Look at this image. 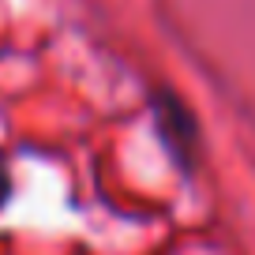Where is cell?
I'll use <instances>...</instances> for the list:
<instances>
[{
  "instance_id": "6da1fadb",
  "label": "cell",
  "mask_w": 255,
  "mask_h": 255,
  "mask_svg": "<svg viewBox=\"0 0 255 255\" xmlns=\"http://www.w3.org/2000/svg\"><path fill=\"white\" fill-rule=\"evenodd\" d=\"M154 117H158V128H161V139H165L169 154H173L184 169H191V154H195V139H199L195 117L184 109V102L176 94H158L154 98Z\"/></svg>"
},
{
  "instance_id": "7a4b0ae2",
  "label": "cell",
  "mask_w": 255,
  "mask_h": 255,
  "mask_svg": "<svg viewBox=\"0 0 255 255\" xmlns=\"http://www.w3.org/2000/svg\"><path fill=\"white\" fill-rule=\"evenodd\" d=\"M11 195V176H8V169L0 165V207H4V199Z\"/></svg>"
}]
</instances>
